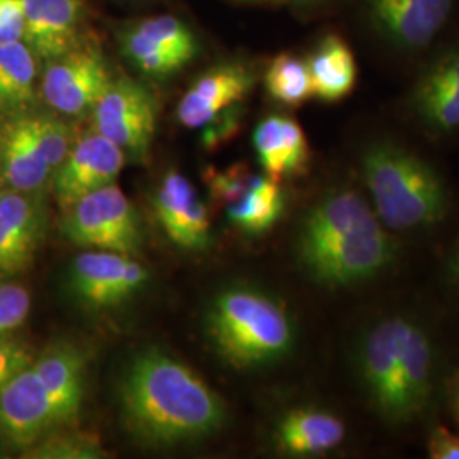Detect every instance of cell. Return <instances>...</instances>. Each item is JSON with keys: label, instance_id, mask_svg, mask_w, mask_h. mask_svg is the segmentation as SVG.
Here are the masks:
<instances>
[{"label": "cell", "instance_id": "cell-1", "mask_svg": "<svg viewBox=\"0 0 459 459\" xmlns=\"http://www.w3.org/2000/svg\"><path fill=\"white\" fill-rule=\"evenodd\" d=\"M119 407L133 436L150 446L212 436L227 417L220 396L191 368L155 349L130 362L119 381Z\"/></svg>", "mask_w": 459, "mask_h": 459}, {"label": "cell", "instance_id": "cell-2", "mask_svg": "<svg viewBox=\"0 0 459 459\" xmlns=\"http://www.w3.org/2000/svg\"><path fill=\"white\" fill-rule=\"evenodd\" d=\"M398 247L371 203L351 187L333 189L313 204L296 235L307 274L327 288H349L381 276Z\"/></svg>", "mask_w": 459, "mask_h": 459}, {"label": "cell", "instance_id": "cell-3", "mask_svg": "<svg viewBox=\"0 0 459 459\" xmlns=\"http://www.w3.org/2000/svg\"><path fill=\"white\" fill-rule=\"evenodd\" d=\"M436 345L407 313H390L364 328L354 349V369L377 417L405 426L427 411L436 390Z\"/></svg>", "mask_w": 459, "mask_h": 459}, {"label": "cell", "instance_id": "cell-4", "mask_svg": "<svg viewBox=\"0 0 459 459\" xmlns=\"http://www.w3.org/2000/svg\"><path fill=\"white\" fill-rule=\"evenodd\" d=\"M359 169L369 203L386 229H432L446 218V182L415 150L394 138H377L362 147Z\"/></svg>", "mask_w": 459, "mask_h": 459}, {"label": "cell", "instance_id": "cell-5", "mask_svg": "<svg viewBox=\"0 0 459 459\" xmlns=\"http://www.w3.org/2000/svg\"><path fill=\"white\" fill-rule=\"evenodd\" d=\"M206 330L216 352L237 369L274 364L295 347L291 315L274 296L255 288H231L216 296Z\"/></svg>", "mask_w": 459, "mask_h": 459}, {"label": "cell", "instance_id": "cell-6", "mask_svg": "<svg viewBox=\"0 0 459 459\" xmlns=\"http://www.w3.org/2000/svg\"><path fill=\"white\" fill-rule=\"evenodd\" d=\"M62 233L72 244L134 257L142 247V225L119 186L108 184L65 208Z\"/></svg>", "mask_w": 459, "mask_h": 459}, {"label": "cell", "instance_id": "cell-7", "mask_svg": "<svg viewBox=\"0 0 459 459\" xmlns=\"http://www.w3.org/2000/svg\"><path fill=\"white\" fill-rule=\"evenodd\" d=\"M456 0H361L368 31L402 56L434 48L455 16Z\"/></svg>", "mask_w": 459, "mask_h": 459}, {"label": "cell", "instance_id": "cell-8", "mask_svg": "<svg viewBox=\"0 0 459 459\" xmlns=\"http://www.w3.org/2000/svg\"><path fill=\"white\" fill-rule=\"evenodd\" d=\"M405 108L427 134L436 138L459 134V34L427 53Z\"/></svg>", "mask_w": 459, "mask_h": 459}, {"label": "cell", "instance_id": "cell-9", "mask_svg": "<svg viewBox=\"0 0 459 459\" xmlns=\"http://www.w3.org/2000/svg\"><path fill=\"white\" fill-rule=\"evenodd\" d=\"M91 113L94 132L136 159L147 155L157 130V100L143 83L111 79Z\"/></svg>", "mask_w": 459, "mask_h": 459}, {"label": "cell", "instance_id": "cell-10", "mask_svg": "<svg viewBox=\"0 0 459 459\" xmlns=\"http://www.w3.org/2000/svg\"><path fill=\"white\" fill-rule=\"evenodd\" d=\"M109 82L111 74L102 51L79 43L62 56L47 62L39 91L56 113L81 116L94 109Z\"/></svg>", "mask_w": 459, "mask_h": 459}, {"label": "cell", "instance_id": "cell-11", "mask_svg": "<svg viewBox=\"0 0 459 459\" xmlns=\"http://www.w3.org/2000/svg\"><path fill=\"white\" fill-rule=\"evenodd\" d=\"M147 279V269L132 255L96 250L74 259L68 286L87 308L100 310L132 298Z\"/></svg>", "mask_w": 459, "mask_h": 459}, {"label": "cell", "instance_id": "cell-12", "mask_svg": "<svg viewBox=\"0 0 459 459\" xmlns=\"http://www.w3.org/2000/svg\"><path fill=\"white\" fill-rule=\"evenodd\" d=\"M48 208L41 193L0 195V279L26 271L45 240Z\"/></svg>", "mask_w": 459, "mask_h": 459}, {"label": "cell", "instance_id": "cell-13", "mask_svg": "<svg viewBox=\"0 0 459 459\" xmlns=\"http://www.w3.org/2000/svg\"><path fill=\"white\" fill-rule=\"evenodd\" d=\"M56 427L48 394L33 364L0 386V434L17 446L30 447Z\"/></svg>", "mask_w": 459, "mask_h": 459}, {"label": "cell", "instance_id": "cell-14", "mask_svg": "<svg viewBox=\"0 0 459 459\" xmlns=\"http://www.w3.org/2000/svg\"><path fill=\"white\" fill-rule=\"evenodd\" d=\"M125 165V152L98 132L85 134L70 148L55 170V196L68 208L77 199L113 184Z\"/></svg>", "mask_w": 459, "mask_h": 459}, {"label": "cell", "instance_id": "cell-15", "mask_svg": "<svg viewBox=\"0 0 459 459\" xmlns=\"http://www.w3.org/2000/svg\"><path fill=\"white\" fill-rule=\"evenodd\" d=\"M257 75L242 62L214 66L201 75L178 104V119L189 130L204 128L216 116L240 104L254 89Z\"/></svg>", "mask_w": 459, "mask_h": 459}, {"label": "cell", "instance_id": "cell-16", "mask_svg": "<svg viewBox=\"0 0 459 459\" xmlns=\"http://www.w3.org/2000/svg\"><path fill=\"white\" fill-rule=\"evenodd\" d=\"M153 208L167 237L186 250L210 246V214L195 186L179 172L170 170L160 182Z\"/></svg>", "mask_w": 459, "mask_h": 459}, {"label": "cell", "instance_id": "cell-17", "mask_svg": "<svg viewBox=\"0 0 459 459\" xmlns=\"http://www.w3.org/2000/svg\"><path fill=\"white\" fill-rule=\"evenodd\" d=\"M24 41L43 62L62 56L79 45L85 19L82 0H19Z\"/></svg>", "mask_w": 459, "mask_h": 459}, {"label": "cell", "instance_id": "cell-18", "mask_svg": "<svg viewBox=\"0 0 459 459\" xmlns=\"http://www.w3.org/2000/svg\"><path fill=\"white\" fill-rule=\"evenodd\" d=\"M33 369L48 394L56 427L74 424L82 409L85 358L75 345L60 342L33 361Z\"/></svg>", "mask_w": 459, "mask_h": 459}, {"label": "cell", "instance_id": "cell-19", "mask_svg": "<svg viewBox=\"0 0 459 459\" xmlns=\"http://www.w3.org/2000/svg\"><path fill=\"white\" fill-rule=\"evenodd\" d=\"M51 174L34 143L28 113L11 116L0 128V181L13 191L41 193Z\"/></svg>", "mask_w": 459, "mask_h": 459}, {"label": "cell", "instance_id": "cell-20", "mask_svg": "<svg viewBox=\"0 0 459 459\" xmlns=\"http://www.w3.org/2000/svg\"><path fill=\"white\" fill-rule=\"evenodd\" d=\"M347 429L335 413L322 409H293L274 430L279 453L288 456H322L344 443Z\"/></svg>", "mask_w": 459, "mask_h": 459}, {"label": "cell", "instance_id": "cell-21", "mask_svg": "<svg viewBox=\"0 0 459 459\" xmlns=\"http://www.w3.org/2000/svg\"><path fill=\"white\" fill-rule=\"evenodd\" d=\"M254 148L265 176L276 182L299 174L310 159L307 134L290 116L264 117L254 132Z\"/></svg>", "mask_w": 459, "mask_h": 459}, {"label": "cell", "instance_id": "cell-22", "mask_svg": "<svg viewBox=\"0 0 459 459\" xmlns=\"http://www.w3.org/2000/svg\"><path fill=\"white\" fill-rule=\"evenodd\" d=\"M312 77L313 98L339 102L351 96L358 82L354 51L341 34H324L307 58Z\"/></svg>", "mask_w": 459, "mask_h": 459}, {"label": "cell", "instance_id": "cell-23", "mask_svg": "<svg viewBox=\"0 0 459 459\" xmlns=\"http://www.w3.org/2000/svg\"><path fill=\"white\" fill-rule=\"evenodd\" d=\"M38 56L24 39L0 45V115L26 113L36 98Z\"/></svg>", "mask_w": 459, "mask_h": 459}, {"label": "cell", "instance_id": "cell-24", "mask_svg": "<svg viewBox=\"0 0 459 459\" xmlns=\"http://www.w3.org/2000/svg\"><path fill=\"white\" fill-rule=\"evenodd\" d=\"M284 212V195L279 182L269 176L252 174L244 195L230 203V221L248 235H263L273 229Z\"/></svg>", "mask_w": 459, "mask_h": 459}, {"label": "cell", "instance_id": "cell-25", "mask_svg": "<svg viewBox=\"0 0 459 459\" xmlns=\"http://www.w3.org/2000/svg\"><path fill=\"white\" fill-rule=\"evenodd\" d=\"M265 91L279 104L298 108L313 98L312 77L307 60L293 53H279L265 68Z\"/></svg>", "mask_w": 459, "mask_h": 459}, {"label": "cell", "instance_id": "cell-26", "mask_svg": "<svg viewBox=\"0 0 459 459\" xmlns=\"http://www.w3.org/2000/svg\"><path fill=\"white\" fill-rule=\"evenodd\" d=\"M121 48L133 65L150 77H169L186 66L176 53L150 39L134 24L121 33Z\"/></svg>", "mask_w": 459, "mask_h": 459}, {"label": "cell", "instance_id": "cell-27", "mask_svg": "<svg viewBox=\"0 0 459 459\" xmlns=\"http://www.w3.org/2000/svg\"><path fill=\"white\" fill-rule=\"evenodd\" d=\"M140 31L160 47L176 53L187 65L199 51L196 34L181 19L174 16H157L143 19L134 24Z\"/></svg>", "mask_w": 459, "mask_h": 459}, {"label": "cell", "instance_id": "cell-28", "mask_svg": "<svg viewBox=\"0 0 459 459\" xmlns=\"http://www.w3.org/2000/svg\"><path fill=\"white\" fill-rule=\"evenodd\" d=\"M34 143L51 172L64 164L72 148V134L64 121L48 115H28Z\"/></svg>", "mask_w": 459, "mask_h": 459}, {"label": "cell", "instance_id": "cell-29", "mask_svg": "<svg viewBox=\"0 0 459 459\" xmlns=\"http://www.w3.org/2000/svg\"><path fill=\"white\" fill-rule=\"evenodd\" d=\"M31 310L28 290L14 282H0V339L21 327Z\"/></svg>", "mask_w": 459, "mask_h": 459}, {"label": "cell", "instance_id": "cell-30", "mask_svg": "<svg viewBox=\"0 0 459 459\" xmlns=\"http://www.w3.org/2000/svg\"><path fill=\"white\" fill-rule=\"evenodd\" d=\"M250 178L252 174L247 170L246 165H233L225 172H216L212 169L208 174L214 193L229 201V204L244 195Z\"/></svg>", "mask_w": 459, "mask_h": 459}, {"label": "cell", "instance_id": "cell-31", "mask_svg": "<svg viewBox=\"0 0 459 459\" xmlns=\"http://www.w3.org/2000/svg\"><path fill=\"white\" fill-rule=\"evenodd\" d=\"M33 352L21 342L2 337L0 339V386L33 364Z\"/></svg>", "mask_w": 459, "mask_h": 459}, {"label": "cell", "instance_id": "cell-32", "mask_svg": "<svg viewBox=\"0 0 459 459\" xmlns=\"http://www.w3.org/2000/svg\"><path fill=\"white\" fill-rule=\"evenodd\" d=\"M38 455L34 456H41V458H96L99 455L98 447L94 444L87 443L83 439H51L45 441L38 449Z\"/></svg>", "mask_w": 459, "mask_h": 459}, {"label": "cell", "instance_id": "cell-33", "mask_svg": "<svg viewBox=\"0 0 459 459\" xmlns=\"http://www.w3.org/2000/svg\"><path fill=\"white\" fill-rule=\"evenodd\" d=\"M24 38V21L19 0H0V45Z\"/></svg>", "mask_w": 459, "mask_h": 459}, {"label": "cell", "instance_id": "cell-34", "mask_svg": "<svg viewBox=\"0 0 459 459\" xmlns=\"http://www.w3.org/2000/svg\"><path fill=\"white\" fill-rule=\"evenodd\" d=\"M427 453L432 459H459V432L444 426L434 427L427 441Z\"/></svg>", "mask_w": 459, "mask_h": 459}, {"label": "cell", "instance_id": "cell-35", "mask_svg": "<svg viewBox=\"0 0 459 459\" xmlns=\"http://www.w3.org/2000/svg\"><path fill=\"white\" fill-rule=\"evenodd\" d=\"M337 0H291L293 7L301 14H315L332 7Z\"/></svg>", "mask_w": 459, "mask_h": 459}, {"label": "cell", "instance_id": "cell-36", "mask_svg": "<svg viewBox=\"0 0 459 459\" xmlns=\"http://www.w3.org/2000/svg\"><path fill=\"white\" fill-rule=\"evenodd\" d=\"M449 409H451V415L456 420L459 426V369L458 373L453 377L451 381V390H449Z\"/></svg>", "mask_w": 459, "mask_h": 459}, {"label": "cell", "instance_id": "cell-37", "mask_svg": "<svg viewBox=\"0 0 459 459\" xmlns=\"http://www.w3.org/2000/svg\"><path fill=\"white\" fill-rule=\"evenodd\" d=\"M449 273H451V276L455 279L459 276V247L455 250L453 257L449 259Z\"/></svg>", "mask_w": 459, "mask_h": 459}, {"label": "cell", "instance_id": "cell-38", "mask_svg": "<svg viewBox=\"0 0 459 459\" xmlns=\"http://www.w3.org/2000/svg\"><path fill=\"white\" fill-rule=\"evenodd\" d=\"M247 2H276V0H247Z\"/></svg>", "mask_w": 459, "mask_h": 459}, {"label": "cell", "instance_id": "cell-39", "mask_svg": "<svg viewBox=\"0 0 459 459\" xmlns=\"http://www.w3.org/2000/svg\"><path fill=\"white\" fill-rule=\"evenodd\" d=\"M456 281H458V282H459V276H458V278H456Z\"/></svg>", "mask_w": 459, "mask_h": 459}]
</instances>
